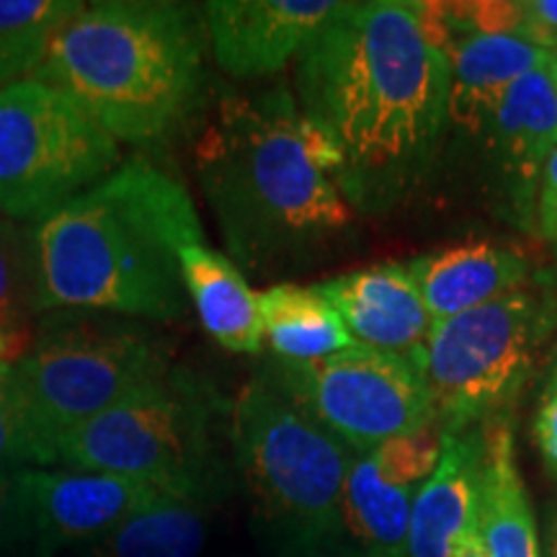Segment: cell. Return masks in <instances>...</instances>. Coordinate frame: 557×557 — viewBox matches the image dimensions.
Masks as SVG:
<instances>
[{
    "label": "cell",
    "instance_id": "obj_1",
    "mask_svg": "<svg viewBox=\"0 0 557 557\" xmlns=\"http://www.w3.org/2000/svg\"><path fill=\"white\" fill-rule=\"evenodd\" d=\"M449 83L447 54L410 0L338 3L297 54V107L329 143L333 181L357 214L389 212L434 169Z\"/></svg>",
    "mask_w": 557,
    "mask_h": 557
},
{
    "label": "cell",
    "instance_id": "obj_2",
    "mask_svg": "<svg viewBox=\"0 0 557 557\" xmlns=\"http://www.w3.org/2000/svg\"><path fill=\"white\" fill-rule=\"evenodd\" d=\"M194 176L225 240L253 278L329 261L357 233V209L333 181V152L287 83L227 90L201 120Z\"/></svg>",
    "mask_w": 557,
    "mask_h": 557
},
{
    "label": "cell",
    "instance_id": "obj_3",
    "mask_svg": "<svg viewBox=\"0 0 557 557\" xmlns=\"http://www.w3.org/2000/svg\"><path fill=\"white\" fill-rule=\"evenodd\" d=\"M32 240L39 315L94 310L176 323L189 312L181 250L205 243V227L178 178L148 158H129L34 222Z\"/></svg>",
    "mask_w": 557,
    "mask_h": 557
},
{
    "label": "cell",
    "instance_id": "obj_4",
    "mask_svg": "<svg viewBox=\"0 0 557 557\" xmlns=\"http://www.w3.org/2000/svg\"><path fill=\"white\" fill-rule=\"evenodd\" d=\"M205 5L99 0L62 26L32 78L62 90L116 143L158 150L209 109Z\"/></svg>",
    "mask_w": 557,
    "mask_h": 557
},
{
    "label": "cell",
    "instance_id": "obj_5",
    "mask_svg": "<svg viewBox=\"0 0 557 557\" xmlns=\"http://www.w3.org/2000/svg\"><path fill=\"white\" fill-rule=\"evenodd\" d=\"M227 403L194 369L171 367L60 438L58 465L137 480L218 506L235 480Z\"/></svg>",
    "mask_w": 557,
    "mask_h": 557
},
{
    "label": "cell",
    "instance_id": "obj_6",
    "mask_svg": "<svg viewBox=\"0 0 557 557\" xmlns=\"http://www.w3.org/2000/svg\"><path fill=\"white\" fill-rule=\"evenodd\" d=\"M233 468L253 529L276 557H318L344 529L351 449L261 377L246 382L230 413Z\"/></svg>",
    "mask_w": 557,
    "mask_h": 557
},
{
    "label": "cell",
    "instance_id": "obj_7",
    "mask_svg": "<svg viewBox=\"0 0 557 557\" xmlns=\"http://www.w3.org/2000/svg\"><path fill=\"white\" fill-rule=\"evenodd\" d=\"M13 367L50 465L62 436L171 369L163 338L139 320L94 310L45 312Z\"/></svg>",
    "mask_w": 557,
    "mask_h": 557
},
{
    "label": "cell",
    "instance_id": "obj_8",
    "mask_svg": "<svg viewBox=\"0 0 557 557\" xmlns=\"http://www.w3.org/2000/svg\"><path fill=\"white\" fill-rule=\"evenodd\" d=\"M553 325V302L527 287L436 323L423 346V377L442 431L511 413Z\"/></svg>",
    "mask_w": 557,
    "mask_h": 557
},
{
    "label": "cell",
    "instance_id": "obj_9",
    "mask_svg": "<svg viewBox=\"0 0 557 557\" xmlns=\"http://www.w3.org/2000/svg\"><path fill=\"white\" fill-rule=\"evenodd\" d=\"M122 165L120 143L37 78L0 88V214L34 225Z\"/></svg>",
    "mask_w": 557,
    "mask_h": 557
},
{
    "label": "cell",
    "instance_id": "obj_10",
    "mask_svg": "<svg viewBox=\"0 0 557 557\" xmlns=\"http://www.w3.org/2000/svg\"><path fill=\"white\" fill-rule=\"evenodd\" d=\"M256 377L351 451H369L436 423L423 357L354 344L318 361L274 357Z\"/></svg>",
    "mask_w": 557,
    "mask_h": 557
},
{
    "label": "cell",
    "instance_id": "obj_11",
    "mask_svg": "<svg viewBox=\"0 0 557 557\" xmlns=\"http://www.w3.org/2000/svg\"><path fill=\"white\" fill-rule=\"evenodd\" d=\"M24 506V549L54 557L73 545H94L129 517L165 496L137 480L88 470H16Z\"/></svg>",
    "mask_w": 557,
    "mask_h": 557
},
{
    "label": "cell",
    "instance_id": "obj_12",
    "mask_svg": "<svg viewBox=\"0 0 557 557\" xmlns=\"http://www.w3.org/2000/svg\"><path fill=\"white\" fill-rule=\"evenodd\" d=\"M478 143L496 212L513 227L537 233L542 169L557 148V90L547 67L532 70L506 90Z\"/></svg>",
    "mask_w": 557,
    "mask_h": 557
},
{
    "label": "cell",
    "instance_id": "obj_13",
    "mask_svg": "<svg viewBox=\"0 0 557 557\" xmlns=\"http://www.w3.org/2000/svg\"><path fill=\"white\" fill-rule=\"evenodd\" d=\"M442 455V426L351 451L344 483V529L367 555L406 557L410 508Z\"/></svg>",
    "mask_w": 557,
    "mask_h": 557
},
{
    "label": "cell",
    "instance_id": "obj_14",
    "mask_svg": "<svg viewBox=\"0 0 557 557\" xmlns=\"http://www.w3.org/2000/svg\"><path fill=\"white\" fill-rule=\"evenodd\" d=\"M336 9L333 0H209V52L230 78H269L297 60Z\"/></svg>",
    "mask_w": 557,
    "mask_h": 557
},
{
    "label": "cell",
    "instance_id": "obj_15",
    "mask_svg": "<svg viewBox=\"0 0 557 557\" xmlns=\"http://www.w3.org/2000/svg\"><path fill=\"white\" fill-rule=\"evenodd\" d=\"M315 289L336 308L359 346L423 357L434 320L408 263H374L325 278Z\"/></svg>",
    "mask_w": 557,
    "mask_h": 557
},
{
    "label": "cell",
    "instance_id": "obj_16",
    "mask_svg": "<svg viewBox=\"0 0 557 557\" xmlns=\"http://www.w3.org/2000/svg\"><path fill=\"white\" fill-rule=\"evenodd\" d=\"M483 426L442 431V455L410 508L406 557H449L478 529L483 483Z\"/></svg>",
    "mask_w": 557,
    "mask_h": 557
},
{
    "label": "cell",
    "instance_id": "obj_17",
    "mask_svg": "<svg viewBox=\"0 0 557 557\" xmlns=\"http://www.w3.org/2000/svg\"><path fill=\"white\" fill-rule=\"evenodd\" d=\"M449 114L447 129L475 137L493 116L504 94L549 54L519 34H468L447 52Z\"/></svg>",
    "mask_w": 557,
    "mask_h": 557
},
{
    "label": "cell",
    "instance_id": "obj_18",
    "mask_svg": "<svg viewBox=\"0 0 557 557\" xmlns=\"http://www.w3.org/2000/svg\"><path fill=\"white\" fill-rule=\"evenodd\" d=\"M431 320L442 323L524 287L529 261L496 243H465L408 261Z\"/></svg>",
    "mask_w": 557,
    "mask_h": 557
},
{
    "label": "cell",
    "instance_id": "obj_19",
    "mask_svg": "<svg viewBox=\"0 0 557 557\" xmlns=\"http://www.w3.org/2000/svg\"><path fill=\"white\" fill-rule=\"evenodd\" d=\"M483 438L478 532L485 557H542L532 498L517 462L511 413L485 421Z\"/></svg>",
    "mask_w": 557,
    "mask_h": 557
},
{
    "label": "cell",
    "instance_id": "obj_20",
    "mask_svg": "<svg viewBox=\"0 0 557 557\" xmlns=\"http://www.w3.org/2000/svg\"><path fill=\"white\" fill-rule=\"evenodd\" d=\"M181 276L186 295L205 331L222 348L235 354H259L263 325L259 295L248 278L220 250L194 243L181 250Z\"/></svg>",
    "mask_w": 557,
    "mask_h": 557
},
{
    "label": "cell",
    "instance_id": "obj_21",
    "mask_svg": "<svg viewBox=\"0 0 557 557\" xmlns=\"http://www.w3.org/2000/svg\"><path fill=\"white\" fill-rule=\"evenodd\" d=\"M259 310L263 341L276 359L318 361L357 344L315 284L302 287L295 282H278L261 292Z\"/></svg>",
    "mask_w": 557,
    "mask_h": 557
},
{
    "label": "cell",
    "instance_id": "obj_22",
    "mask_svg": "<svg viewBox=\"0 0 557 557\" xmlns=\"http://www.w3.org/2000/svg\"><path fill=\"white\" fill-rule=\"evenodd\" d=\"M214 508L207 500L163 496L88 545V557H199Z\"/></svg>",
    "mask_w": 557,
    "mask_h": 557
},
{
    "label": "cell",
    "instance_id": "obj_23",
    "mask_svg": "<svg viewBox=\"0 0 557 557\" xmlns=\"http://www.w3.org/2000/svg\"><path fill=\"white\" fill-rule=\"evenodd\" d=\"M83 0H0V88L32 78Z\"/></svg>",
    "mask_w": 557,
    "mask_h": 557
},
{
    "label": "cell",
    "instance_id": "obj_24",
    "mask_svg": "<svg viewBox=\"0 0 557 557\" xmlns=\"http://www.w3.org/2000/svg\"><path fill=\"white\" fill-rule=\"evenodd\" d=\"M39 318V276L32 225L0 214V323L26 344V329Z\"/></svg>",
    "mask_w": 557,
    "mask_h": 557
},
{
    "label": "cell",
    "instance_id": "obj_25",
    "mask_svg": "<svg viewBox=\"0 0 557 557\" xmlns=\"http://www.w3.org/2000/svg\"><path fill=\"white\" fill-rule=\"evenodd\" d=\"M52 468L34 431L13 361L0 364V472Z\"/></svg>",
    "mask_w": 557,
    "mask_h": 557
},
{
    "label": "cell",
    "instance_id": "obj_26",
    "mask_svg": "<svg viewBox=\"0 0 557 557\" xmlns=\"http://www.w3.org/2000/svg\"><path fill=\"white\" fill-rule=\"evenodd\" d=\"M24 506L16 472H0V549H24Z\"/></svg>",
    "mask_w": 557,
    "mask_h": 557
},
{
    "label": "cell",
    "instance_id": "obj_27",
    "mask_svg": "<svg viewBox=\"0 0 557 557\" xmlns=\"http://www.w3.org/2000/svg\"><path fill=\"white\" fill-rule=\"evenodd\" d=\"M519 37L547 54L557 52V0H527Z\"/></svg>",
    "mask_w": 557,
    "mask_h": 557
},
{
    "label": "cell",
    "instance_id": "obj_28",
    "mask_svg": "<svg viewBox=\"0 0 557 557\" xmlns=\"http://www.w3.org/2000/svg\"><path fill=\"white\" fill-rule=\"evenodd\" d=\"M537 233L549 243H557V148L549 152L542 169L537 191Z\"/></svg>",
    "mask_w": 557,
    "mask_h": 557
},
{
    "label": "cell",
    "instance_id": "obj_29",
    "mask_svg": "<svg viewBox=\"0 0 557 557\" xmlns=\"http://www.w3.org/2000/svg\"><path fill=\"white\" fill-rule=\"evenodd\" d=\"M534 434H537L542 459L557 478V393H545L537 421H534Z\"/></svg>",
    "mask_w": 557,
    "mask_h": 557
},
{
    "label": "cell",
    "instance_id": "obj_30",
    "mask_svg": "<svg viewBox=\"0 0 557 557\" xmlns=\"http://www.w3.org/2000/svg\"><path fill=\"white\" fill-rule=\"evenodd\" d=\"M21 354H24V341L13 336V333L0 323V364H3V361H16Z\"/></svg>",
    "mask_w": 557,
    "mask_h": 557
},
{
    "label": "cell",
    "instance_id": "obj_31",
    "mask_svg": "<svg viewBox=\"0 0 557 557\" xmlns=\"http://www.w3.org/2000/svg\"><path fill=\"white\" fill-rule=\"evenodd\" d=\"M449 557H485V547H483V540H480L478 529L475 532L465 534V537L451 547Z\"/></svg>",
    "mask_w": 557,
    "mask_h": 557
},
{
    "label": "cell",
    "instance_id": "obj_32",
    "mask_svg": "<svg viewBox=\"0 0 557 557\" xmlns=\"http://www.w3.org/2000/svg\"><path fill=\"white\" fill-rule=\"evenodd\" d=\"M542 557H557V506L549 511V517H547L545 547H542Z\"/></svg>",
    "mask_w": 557,
    "mask_h": 557
},
{
    "label": "cell",
    "instance_id": "obj_33",
    "mask_svg": "<svg viewBox=\"0 0 557 557\" xmlns=\"http://www.w3.org/2000/svg\"><path fill=\"white\" fill-rule=\"evenodd\" d=\"M547 393H557V351L553 359V367H549V380H547Z\"/></svg>",
    "mask_w": 557,
    "mask_h": 557
},
{
    "label": "cell",
    "instance_id": "obj_34",
    "mask_svg": "<svg viewBox=\"0 0 557 557\" xmlns=\"http://www.w3.org/2000/svg\"><path fill=\"white\" fill-rule=\"evenodd\" d=\"M545 67H547V73H549V81H553V86L557 90V52L549 54V60H547Z\"/></svg>",
    "mask_w": 557,
    "mask_h": 557
},
{
    "label": "cell",
    "instance_id": "obj_35",
    "mask_svg": "<svg viewBox=\"0 0 557 557\" xmlns=\"http://www.w3.org/2000/svg\"><path fill=\"white\" fill-rule=\"evenodd\" d=\"M341 557H380V555H341Z\"/></svg>",
    "mask_w": 557,
    "mask_h": 557
}]
</instances>
